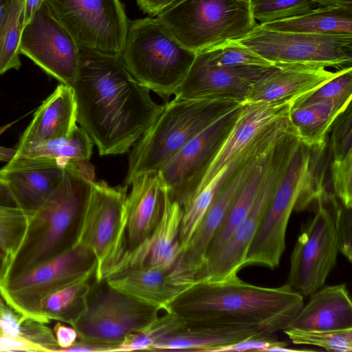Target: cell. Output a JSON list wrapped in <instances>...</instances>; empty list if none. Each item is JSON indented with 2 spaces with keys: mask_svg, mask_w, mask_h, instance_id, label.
Instances as JSON below:
<instances>
[{
  "mask_svg": "<svg viewBox=\"0 0 352 352\" xmlns=\"http://www.w3.org/2000/svg\"><path fill=\"white\" fill-rule=\"evenodd\" d=\"M71 87L77 122L100 155L128 152L159 118L164 104L129 72L120 57L79 49Z\"/></svg>",
  "mask_w": 352,
  "mask_h": 352,
  "instance_id": "6da1fadb",
  "label": "cell"
},
{
  "mask_svg": "<svg viewBox=\"0 0 352 352\" xmlns=\"http://www.w3.org/2000/svg\"><path fill=\"white\" fill-rule=\"evenodd\" d=\"M303 304V296L286 284L261 287L236 276L194 282L164 310L192 324L249 327L274 333L288 327Z\"/></svg>",
  "mask_w": 352,
  "mask_h": 352,
  "instance_id": "7a4b0ae2",
  "label": "cell"
},
{
  "mask_svg": "<svg viewBox=\"0 0 352 352\" xmlns=\"http://www.w3.org/2000/svg\"><path fill=\"white\" fill-rule=\"evenodd\" d=\"M94 182V167L89 162L65 168L58 186L32 214L0 282L26 273L75 245Z\"/></svg>",
  "mask_w": 352,
  "mask_h": 352,
  "instance_id": "3957f363",
  "label": "cell"
},
{
  "mask_svg": "<svg viewBox=\"0 0 352 352\" xmlns=\"http://www.w3.org/2000/svg\"><path fill=\"white\" fill-rule=\"evenodd\" d=\"M309 147L300 140L278 182L256 232L246 252L242 268L279 265L285 248L287 224L294 210H303L325 194L316 179L317 157L325 151Z\"/></svg>",
  "mask_w": 352,
  "mask_h": 352,
  "instance_id": "277c9868",
  "label": "cell"
},
{
  "mask_svg": "<svg viewBox=\"0 0 352 352\" xmlns=\"http://www.w3.org/2000/svg\"><path fill=\"white\" fill-rule=\"evenodd\" d=\"M243 102L225 99L174 98L134 144L129 155L124 184L140 174L158 171L186 143L234 107Z\"/></svg>",
  "mask_w": 352,
  "mask_h": 352,
  "instance_id": "5b68a950",
  "label": "cell"
},
{
  "mask_svg": "<svg viewBox=\"0 0 352 352\" xmlns=\"http://www.w3.org/2000/svg\"><path fill=\"white\" fill-rule=\"evenodd\" d=\"M195 56L150 16L129 22L120 58L139 83L166 100L175 94Z\"/></svg>",
  "mask_w": 352,
  "mask_h": 352,
  "instance_id": "8992f818",
  "label": "cell"
},
{
  "mask_svg": "<svg viewBox=\"0 0 352 352\" xmlns=\"http://www.w3.org/2000/svg\"><path fill=\"white\" fill-rule=\"evenodd\" d=\"M155 16L196 54L240 39L257 25L249 2L240 0H184Z\"/></svg>",
  "mask_w": 352,
  "mask_h": 352,
  "instance_id": "52a82bcc",
  "label": "cell"
},
{
  "mask_svg": "<svg viewBox=\"0 0 352 352\" xmlns=\"http://www.w3.org/2000/svg\"><path fill=\"white\" fill-rule=\"evenodd\" d=\"M162 309L109 285L104 279L90 285L87 307L72 325L78 339L111 348V352L130 334L138 332L158 317Z\"/></svg>",
  "mask_w": 352,
  "mask_h": 352,
  "instance_id": "ba28073f",
  "label": "cell"
},
{
  "mask_svg": "<svg viewBox=\"0 0 352 352\" xmlns=\"http://www.w3.org/2000/svg\"><path fill=\"white\" fill-rule=\"evenodd\" d=\"M128 186H111L94 182L75 244L94 254L98 263L95 279H103L127 250L125 201Z\"/></svg>",
  "mask_w": 352,
  "mask_h": 352,
  "instance_id": "9c48e42d",
  "label": "cell"
},
{
  "mask_svg": "<svg viewBox=\"0 0 352 352\" xmlns=\"http://www.w3.org/2000/svg\"><path fill=\"white\" fill-rule=\"evenodd\" d=\"M236 43L275 65L351 67L352 34H311L267 29L258 24Z\"/></svg>",
  "mask_w": 352,
  "mask_h": 352,
  "instance_id": "30bf717a",
  "label": "cell"
},
{
  "mask_svg": "<svg viewBox=\"0 0 352 352\" xmlns=\"http://www.w3.org/2000/svg\"><path fill=\"white\" fill-rule=\"evenodd\" d=\"M79 49L120 57L129 21L120 0H45Z\"/></svg>",
  "mask_w": 352,
  "mask_h": 352,
  "instance_id": "8fae6325",
  "label": "cell"
},
{
  "mask_svg": "<svg viewBox=\"0 0 352 352\" xmlns=\"http://www.w3.org/2000/svg\"><path fill=\"white\" fill-rule=\"evenodd\" d=\"M97 268L93 252L80 244H75L30 271L0 282V291L16 309L42 321L39 316L40 304L45 297L77 281L96 277Z\"/></svg>",
  "mask_w": 352,
  "mask_h": 352,
  "instance_id": "7c38bea8",
  "label": "cell"
},
{
  "mask_svg": "<svg viewBox=\"0 0 352 352\" xmlns=\"http://www.w3.org/2000/svg\"><path fill=\"white\" fill-rule=\"evenodd\" d=\"M334 196L329 208L326 195L318 201L314 216L302 226L290 256L287 285L303 297L324 285L340 252L334 214Z\"/></svg>",
  "mask_w": 352,
  "mask_h": 352,
  "instance_id": "4fadbf2b",
  "label": "cell"
},
{
  "mask_svg": "<svg viewBox=\"0 0 352 352\" xmlns=\"http://www.w3.org/2000/svg\"><path fill=\"white\" fill-rule=\"evenodd\" d=\"M298 142L296 135L291 133L277 145L250 212L223 246L206 260L196 273L194 282L219 281L237 276L271 197Z\"/></svg>",
  "mask_w": 352,
  "mask_h": 352,
  "instance_id": "5bb4252c",
  "label": "cell"
},
{
  "mask_svg": "<svg viewBox=\"0 0 352 352\" xmlns=\"http://www.w3.org/2000/svg\"><path fill=\"white\" fill-rule=\"evenodd\" d=\"M243 103L230 109L186 143L158 170L170 199L183 208L197 190L215 151L233 126Z\"/></svg>",
  "mask_w": 352,
  "mask_h": 352,
  "instance_id": "9a60e30c",
  "label": "cell"
},
{
  "mask_svg": "<svg viewBox=\"0 0 352 352\" xmlns=\"http://www.w3.org/2000/svg\"><path fill=\"white\" fill-rule=\"evenodd\" d=\"M19 52L61 84L71 86L74 82L78 65L79 47L52 16L45 1L23 28Z\"/></svg>",
  "mask_w": 352,
  "mask_h": 352,
  "instance_id": "2e32d148",
  "label": "cell"
},
{
  "mask_svg": "<svg viewBox=\"0 0 352 352\" xmlns=\"http://www.w3.org/2000/svg\"><path fill=\"white\" fill-rule=\"evenodd\" d=\"M272 67H217L209 63L203 54L199 52L174 94L175 98L225 99L245 102L252 85Z\"/></svg>",
  "mask_w": 352,
  "mask_h": 352,
  "instance_id": "e0dca14e",
  "label": "cell"
},
{
  "mask_svg": "<svg viewBox=\"0 0 352 352\" xmlns=\"http://www.w3.org/2000/svg\"><path fill=\"white\" fill-rule=\"evenodd\" d=\"M294 104L287 100L243 102L233 126L208 164L197 190L274 124L289 117Z\"/></svg>",
  "mask_w": 352,
  "mask_h": 352,
  "instance_id": "ac0fdd59",
  "label": "cell"
},
{
  "mask_svg": "<svg viewBox=\"0 0 352 352\" xmlns=\"http://www.w3.org/2000/svg\"><path fill=\"white\" fill-rule=\"evenodd\" d=\"M342 69L331 72L320 66L278 65L252 85L245 102L287 100L296 104L340 74Z\"/></svg>",
  "mask_w": 352,
  "mask_h": 352,
  "instance_id": "d6986e66",
  "label": "cell"
},
{
  "mask_svg": "<svg viewBox=\"0 0 352 352\" xmlns=\"http://www.w3.org/2000/svg\"><path fill=\"white\" fill-rule=\"evenodd\" d=\"M268 151L252 157L235 173L218 192L195 230L176 264L179 272L192 282L205 261L208 246L234 197L258 160Z\"/></svg>",
  "mask_w": 352,
  "mask_h": 352,
  "instance_id": "ffe728a7",
  "label": "cell"
},
{
  "mask_svg": "<svg viewBox=\"0 0 352 352\" xmlns=\"http://www.w3.org/2000/svg\"><path fill=\"white\" fill-rule=\"evenodd\" d=\"M125 201L126 250L135 248L153 232L170 199L158 171L133 178Z\"/></svg>",
  "mask_w": 352,
  "mask_h": 352,
  "instance_id": "44dd1931",
  "label": "cell"
},
{
  "mask_svg": "<svg viewBox=\"0 0 352 352\" xmlns=\"http://www.w3.org/2000/svg\"><path fill=\"white\" fill-rule=\"evenodd\" d=\"M281 137L277 128H269L195 191L183 208L179 230L182 252L221 188L248 160L275 146L281 140Z\"/></svg>",
  "mask_w": 352,
  "mask_h": 352,
  "instance_id": "7402d4cb",
  "label": "cell"
},
{
  "mask_svg": "<svg viewBox=\"0 0 352 352\" xmlns=\"http://www.w3.org/2000/svg\"><path fill=\"white\" fill-rule=\"evenodd\" d=\"M182 214V207L169 199L151 234L135 248L126 250L109 274L126 267L172 270L182 253L179 241Z\"/></svg>",
  "mask_w": 352,
  "mask_h": 352,
  "instance_id": "603a6c76",
  "label": "cell"
},
{
  "mask_svg": "<svg viewBox=\"0 0 352 352\" xmlns=\"http://www.w3.org/2000/svg\"><path fill=\"white\" fill-rule=\"evenodd\" d=\"M103 279L113 287L162 309L191 285L178 274L175 267L169 270L126 267Z\"/></svg>",
  "mask_w": 352,
  "mask_h": 352,
  "instance_id": "cb8c5ba5",
  "label": "cell"
},
{
  "mask_svg": "<svg viewBox=\"0 0 352 352\" xmlns=\"http://www.w3.org/2000/svg\"><path fill=\"white\" fill-rule=\"evenodd\" d=\"M76 102L71 86L60 84L39 106L23 133L16 151L70 135L77 127Z\"/></svg>",
  "mask_w": 352,
  "mask_h": 352,
  "instance_id": "d4e9b609",
  "label": "cell"
},
{
  "mask_svg": "<svg viewBox=\"0 0 352 352\" xmlns=\"http://www.w3.org/2000/svg\"><path fill=\"white\" fill-rule=\"evenodd\" d=\"M64 169L55 164L10 160L0 170L16 204L34 213L58 186Z\"/></svg>",
  "mask_w": 352,
  "mask_h": 352,
  "instance_id": "484cf974",
  "label": "cell"
},
{
  "mask_svg": "<svg viewBox=\"0 0 352 352\" xmlns=\"http://www.w3.org/2000/svg\"><path fill=\"white\" fill-rule=\"evenodd\" d=\"M287 328L336 330L352 328V302L344 283L323 286L310 295Z\"/></svg>",
  "mask_w": 352,
  "mask_h": 352,
  "instance_id": "4316f807",
  "label": "cell"
},
{
  "mask_svg": "<svg viewBox=\"0 0 352 352\" xmlns=\"http://www.w3.org/2000/svg\"><path fill=\"white\" fill-rule=\"evenodd\" d=\"M257 331L249 327H212L185 322L182 327L155 343L149 351L212 352L219 346L239 342Z\"/></svg>",
  "mask_w": 352,
  "mask_h": 352,
  "instance_id": "83f0119b",
  "label": "cell"
},
{
  "mask_svg": "<svg viewBox=\"0 0 352 352\" xmlns=\"http://www.w3.org/2000/svg\"><path fill=\"white\" fill-rule=\"evenodd\" d=\"M277 145L261 157L238 190L208 246L205 261L213 256L223 246L250 212L267 174Z\"/></svg>",
  "mask_w": 352,
  "mask_h": 352,
  "instance_id": "f1b7e54d",
  "label": "cell"
},
{
  "mask_svg": "<svg viewBox=\"0 0 352 352\" xmlns=\"http://www.w3.org/2000/svg\"><path fill=\"white\" fill-rule=\"evenodd\" d=\"M94 143L77 126L69 136L36 144L24 151H14L11 159L63 166L81 165L91 158Z\"/></svg>",
  "mask_w": 352,
  "mask_h": 352,
  "instance_id": "f546056e",
  "label": "cell"
},
{
  "mask_svg": "<svg viewBox=\"0 0 352 352\" xmlns=\"http://www.w3.org/2000/svg\"><path fill=\"white\" fill-rule=\"evenodd\" d=\"M351 102L317 101L294 105L289 120L298 140L314 148L326 147L327 137L338 116Z\"/></svg>",
  "mask_w": 352,
  "mask_h": 352,
  "instance_id": "4dcf8cb0",
  "label": "cell"
},
{
  "mask_svg": "<svg viewBox=\"0 0 352 352\" xmlns=\"http://www.w3.org/2000/svg\"><path fill=\"white\" fill-rule=\"evenodd\" d=\"M272 30L311 34H352V10L320 6L300 15L260 24Z\"/></svg>",
  "mask_w": 352,
  "mask_h": 352,
  "instance_id": "1f68e13d",
  "label": "cell"
},
{
  "mask_svg": "<svg viewBox=\"0 0 352 352\" xmlns=\"http://www.w3.org/2000/svg\"><path fill=\"white\" fill-rule=\"evenodd\" d=\"M0 327L9 336L32 344L36 351H59L54 331L47 324L16 309L6 300L1 291Z\"/></svg>",
  "mask_w": 352,
  "mask_h": 352,
  "instance_id": "d6a6232c",
  "label": "cell"
},
{
  "mask_svg": "<svg viewBox=\"0 0 352 352\" xmlns=\"http://www.w3.org/2000/svg\"><path fill=\"white\" fill-rule=\"evenodd\" d=\"M90 279L77 281L45 297L40 304V319L47 324L56 320L74 325L86 309Z\"/></svg>",
  "mask_w": 352,
  "mask_h": 352,
  "instance_id": "836d02e7",
  "label": "cell"
},
{
  "mask_svg": "<svg viewBox=\"0 0 352 352\" xmlns=\"http://www.w3.org/2000/svg\"><path fill=\"white\" fill-rule=\"evenodd\" d=\"M24 0H10L0 25V75L21 66L19 45Z\"/></svg>",
  "mask_w": 352,
  "mask_h": 352,
  "instance_id": "e575fe53",
  "label": "cell"
},
{
  "mask_svg": "<svg viewBox=\"0 0 352 352\" xmlns=\"http://www.w3.org/2000/svg\"><path fill=\"white\" fill-rule=\"evenodd\" d=\"M32 214L13 200L0 201V252L8 263L21 245Z\"/></svg>",
  "mask_w": 352,
  "mask_h": 352,
  "instance_id": "d590c367",
  "label": "cell"
},
{
  "mask_svg": "<svg viewBox=\"0 0 352 352\" xmlns=\"http://www.w3.org/2000/svg\"><path fill=\"white\" fill-rule=\"evenodd\" d=\"M201 52L209 63L217 67H272L278 65L234 41L225 42Z\"/></svg>",
  "mask_w": 352,
  "mask_h": 352,
  "instance_id": "8d00e7d4",
  "label": "cell"
},
{
  "mask_svg": "<svg viewBox=\"0 0 352 352\" xmlns=\"http://www.w3.org/2000/svg\"><path fill=\"white\" fill-rule=\"evenodd\" d=\"M283 332L295 344L316 346L334 352L352 351V328L336 330L286 328Z\"/></svg>",
  "mask_w": 352,
  "mask_h": 352,
  "instance_id": "74e56055",
  "label": "cell"
},
{
  "mask_svg": "<svg viewBox=\"0 0 352 352\" xmlns=\"http://www.w3.org/2000/svg\"><path fill=\"white\" fill-rule=\"evenodd\" d=\"M184 322L179 316L166 312L144 329L128 336L115 352L149 351L155 343L182 327Z\"/></svg>",
  "mask_w": 352,
  "mask_h": 352,
  "instance_id": "f35d334b",
  "label": "cell"
},
{
  "mask_svg": "<svg viewBox=\"0 0 352 352\" xmlns=\"http://www.w3.org/2000/svg\"><path fill=\"white\" fill-rule=\"evenodd\" d=\"M254 19L265 24L303 14L318 6L314 0H250Z\"/></svg>",
  "mask_w": 352,
  "mask_h": 352,
  "instance_id": "ab89813d",
  "label": "cell"
},
{
  "mask_svg": "<svg viewBox=\"0 0 352 352\" xmlns=\"http://www.w3.org/2000/svg\"><path fill=\"white\" fill-rule=\"evenodd\" d=\"M351 98L352 67H349L294 105L317 101L347 103L351 102Z\"/></svg>",
  "mask_w": 352,
  "mask_h": 352,
  "instance_id": "60d3db41",
  "label": "cell"
},
{
  "mask_svg": "<svg viewBox=\"0 0 352 352\" xmlns=\"http://www.w3.org/2000/svg\"><path fill=\"white\" fill-rule=\"evenodd\" d=\"M331 182L336 197L347 209L352 208V155L333 159Z\"/></svg>",
  "mask_w": 352,
  "mask_h": 352,
  "instance_id": "b9f144b4",
  "label": "cell"
},
{
  "mask_svg": "<svg viewBox=\"0 0 352 352\" xmlns=\"http://www.w3.org/2000/svg\"><path fill=\"white\" fill-rule=\"evenodd\" d=\"M331 129L333 159L352 155V113L351 104L335 120Z\"/></svg>",
  "mask_w": 352,
  "mask_h": 352,
  "instance_id": "7bdbcfd3",
  "label": "cell"
},
{
  "mask_svg": "<svg viewBox=\"0 0 352 352\" xmlns=\"http://www.w3.org/2000/svg\"><path fill=\"white\" fill-rule=\"evenodd\" d=\"M273 334L265 331H257L239 342L219 346L212 352L275 351L278 348L287 346L286 342L278 340Z\"/></svg>",
  "mask_w": 352,
  "mask_h": 352,
  "instance_id": "ee69618b",
  "label": "cell"
},
{
  "mask_svg": "<svg viewBox=\"0 0 352 352\" xmlns=\"http://www.w3.org/2000/svg\"><path fill=\"white\" fill-rule=\"evenodd\" d=\"M334 214L339 239L340 252L351 262V209L334 202Z\"/></svg>",
  "mask_w": 352,
  "mask_h": 352,
  "instance_id": "f6af8a7d",
  "label": "cell"
},
{
  "mask_svg": "<svg viewBox=\"0 0 352 352\" xmlns=\"http://www.w3.org/2000/svg\"><path fill=\"white\" fill-rule=\"evenodd\" d=\"M54 333L58 345V352L72 346L78 339V333L73 327H68L57 321L54 327Z\"/></svg>",
  "mask_w": 352,
  "mask_h": 352,
  "instance_id": "bcb514c9",
  "label": "cell"
},
{
  "mask_svg": "<svg viewBox=\"0 0 352 352\" xmlns=\"http://www.w3.org/2000/svg\"><path fill=\"white\" fill-rule=\"evenodd\" d=\"M140 8L151 16H157L184 0H135Z\"/></svg>",
  "mask_w": 352,
  "mask_h": 352,
  "instance_id": "7dc6e473",
  "label": "cell"
},
{
  "mask_svg": "<svg viewBox=\"0 0 352 352\" xmlns=\"http://www.w3.org/2000/svg\"><path fill=\"white\" fill-rule=\"evenodd\" d=\"M0 351H36L30 344L12 337L0 327Z\"/></svg>",
  "mask_w": 352,
  "mask_h": 352,
  "instance_id": "c3c4849f",
  "label": "cell"
},
{
  "mask_svg": "<svg viewBox=\"0 0 352 352\" xmlns=\"http://www.w3.org/2000/svg\"><path fill=\"white\" fill-rule=\"evenodd\" d=\"M111 352V348L105 345L77 340L70 346L63 349L61 352Z\"/></svg>",
  "mask_w": 352,
  "mask_h": 352,
  "instance_id": "681fc988",
  "label": "cell"
},
{
  "mask_svg": "<svg viewBox=\"0 0 352 352\" xmlns=\"http://www.w3.org/2000/svg\"><path fill=\"white\" fill-rule=\"evenodd\" d=\"M45 0H24L22 12L23 28L34 17Z\"/></svg>",
  "mask_w": 352,
  "mask_h": 352,
  "instance_id": "f907efd6",
  "label": "cell"
},
{
  "mask_svg": "<svg viewBox=\"0 0 352 352\" xmlns=\"http://www.w3.org/2000/svg\"><path fill=\"white\" fill-rule=\"evenodd\" d=\"M320 6L338 7L352 10V0H314Z\"/></svg>",
  "mask_w": 352,
  "mask_h": 352,
  "instance_id": "816d5d0a",
  "label": "cell"
},
{
  "mask_svg": "<svg viewBox=\"0 0 352 352\" xmlns=\"http://www.w3.org/2000/svg\"><path fill=\"white\" fill-rule=\"evenodd\" d=\"M13 200L4 182L0 170V201ZM14 201V200H13Z\"/></svg>",
  "mask_w": 352,
  "mask_h": 352,
  "instance_id": "f5cc1de1",
  "label": "cell"
},
{
  "mask_svg": "<svg viewBox=\"0 0 352 352\" xmlns=\"http://www.w3.org/2000/svg\"><path fill=\"white\" fill-rule=\"evenodd\" d=\"M10 0H0V25Z\"/></svg>",
  "mask_w": 352,
  "mask_h": 352,
  "instance_id": "db71d44e",
  "label": "cell"
},
{
  "mask_svg": "<svg viewBox=\"0 0 352 352\" xmlns=\"http://www.w3.org/2000/svg\"><path fill=\"white\" fill-rule=\"evenodd\" d=\"M6 265L7 261L4 258L0 256V280L3 278Z\"/></svg>",
  "mask_w": 352,
  "mask_h": 352,
  "instance_id": "11a10c76",
  "label": "cell"
},
{
  "mask_svg": "<svg viewBox=\"0 0 352 352\" xmlns=\"http://www.w3.org/2000/svg\"><path fill=\"white\" fill-rule=\"evenodd\" d=\"M0 256H1V257H3V258H4L6 260V258L2 255V254H1V252H0ZM6 261H7V260H6ZM7 263H8V261H7Z\"/></svg>",
  "mask_w": 352,
  "mask_h": 352,
  "instance_id": "9f6ffc18",
  "label": "cell"
},
{
  "mask_svg": "<svg viewBox=\"0 0 352 352\" xmlns=\"http://www.w3.org/2000/svg\"><path fill=\"white\" fill-rule=\"evenodd\" d=\"M240 1H246V2H249L250 1V0H240Z\"/></svg>",
  "mask_w": 352,
  "mask_h": 352,
  "instance_id": "6f0895ef",
  "label": "cell"
}]
</instances>
